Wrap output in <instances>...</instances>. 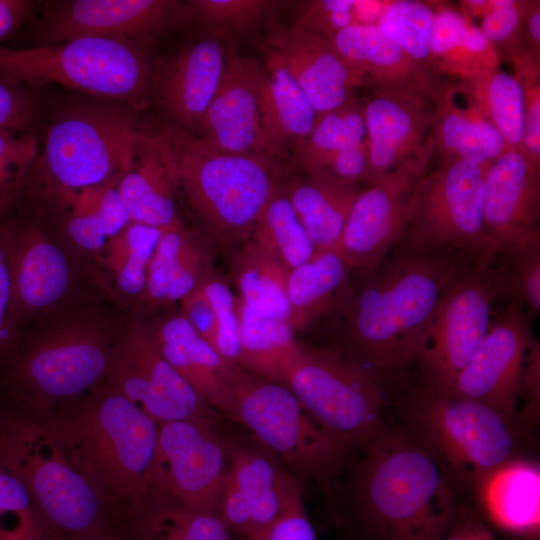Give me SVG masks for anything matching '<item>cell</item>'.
I'll use <instances>...</instances> for the list:
<instances>
[{
    "instance_id": "f907efd6",
    "label": "cell",
    "mask_w": 540,
    "mask_h": 540,
    "mask_svg": "<svg viewBox=\"0 0 540 540\" xmlns=\"http://www.w3.org/2000/svg\"><path fill=\"white\" fill-rule=\"evenodd\" d=\"M212 304L216 323V351L228 362L237 364L239 356V318L237 296L215 271L200 285Z\"/></svg>"
},
{
    "instance_id": "e7e4bbea",
    "label": "cell",
    "mask_w": 540,
    "mask_h": 540,
    "mask_svg": "<svg viewBox=\"0 0 540 540\" xmlns=\"http://www.w3.org/2000/svg\"><path fill=\"white\" fill-rule=\"evenodd\" d=\"M12 412L0 401V431L7 424Z\"/></svg>"
},
{
    "instance_id": "8992f818",
    "label": "cell",
    "mask_w": 540,
    "mask_h": 540,
    "mask_svg": "<svg viewBox=\"0 0 540 540\" xmlns=\"http://www.w3.org/2000/svg\"><path fill=\"white\" fill-rule=\"evenodd\" d=\"M132 109L111 100L65 109L48 127L20 196L117 184L142 130Z\"/></svg>"
},
{
    "instance_id": "836d02e7",
    "label": "cell",
    "mask_w": 540,
    "mask_h": 540,
    "mask_svg": "<svg viewBox=\"0 0 540 540\" xmlns=\"http://www.w3.org/2000/svg\"><path fill=\"white\" fill-rule=\"evenodd\" d=\"M163 231L130 221L107 241L94 261L102 289L128 313L143 296L148 267Z\"/></svg>"
},
{
    "instance_id": "4dcf8cb0",
    "label": "cell",
    "mask_w": 540,
    "mask_h": 540,
    "mask_svg": "<svg viewBox=\"0 0 540 540\" xmlns=\"http://www.w3.org/2000/svg\"><path fill=\"white\" fill-rule=\"evenodd\" d=\"M342 58L376 90L434 91V74L414 61L377 25H353L330 40Z\"/></svg>"
},
{
    "instance_id": "cb8c5ba5",
    "label": "cell",
    "mask_w": 540,
    "mask_h": 540,
    "mask_svg": "<svg viewBox=\"0 0 540 540\" xmlns=\"http://www.w3.org/2000/svg\"><path fill=\"white\" fill-rule=\"evenodd\" d=\"M540 166L521 148L505 150L484 172L483 230L497 251L540 233Z\"/></svg>"
},
{
    "instance_id": "7402d4cb",
    "label": "cell",
    "mask_w": 540,
    "mask_h": 540,
    "mask_svg": "<svg viewBox=\"0 0 540 540\" xmlns=\"http://www.w3.org/2000/svg\"><path fill=\"white\" fill-rule=\"evenodd\" d=\"M263 49L266 60L294 79L319 115L353 100L354 89L367 83L330 41L295 25L271 24Z\"/></svg>"
},
{
    "instance_id": "e0dca14e",
    "label": "cell",
    "mask_w": 540,
    "mask_h": 540,
    "mask_svg": "<svg viewBox=\"0 0 540 540\" xmlns=\"http://www.w3.org/2000/svg\"><path fill=\"white\" fill-rule=\"evenodd\" d=\"M303 501L299 477L251 436L228 435V464L219 516L235 537L262 540Z\"/></svg>"
},
{
    "instance_id": "be15d7a7",
    "label": "cell",
    "mask_w": 540,
    "mask_h": 540,
    "mask_svg": "<svg viewBox=\"0 0 540 540\" xmlns=\"http://www.w3.org/2000/svg\"><path fill=\"white\" fill-rule=\"evenodd\" d=\"M75 540H125L120 526H108L89 532Z\"/></svg>"
},
{
    "instance_id": "4fadbf2b",
    "label": "cell",
    "mask_w": 540,
    "mask_h": 540,
    "mask_svg": "<svg viewBox=\"0 0 540 540\" xmlns=\"http://www.w3.org/2000/svg\"><path fill=\"white\" fill-rule=\"evenodd\" d=\"M487 167L453 161L416 182L405 232L394 249L418 254H473L496 250L483 230Z\"/></svg>"
},
{
    "instance_id": "3957f363",
    "label": "cell",
    "mask_w": 540,
    "mask_h": 540,
    "mask_svg": "<svg viewBox=\"0 0 540 540\" xmlns=\"http://www.w3.org/2000/svg\"><path fill=\"white\" fill-rule=\"evenodd\" d=\"M362 451L347 520L356 540H442L459 507L440 462L406 432L388 427Z\"/></svg>"
},
{
    "instance_id": "5b68a950",
    "label": "cell",
    "mask_w": 540,
    "mask_h": 540,
    "mask_svg": "<svg viewBox=\"0 0 540 540\" xmlns=\"http://www.w3.org/2000/svg\"><path fill=\"white\" fill-rule=\"evenodd\" d=\"M0 462L28 492L49 540L120 526V516L42 420L13 413L0 431Z\"/></svg>"
},
{
    "instance_id": "f6af8a7d",
    "label": "cell",
    "mask_w": 540,
    "mask_h": 540,
    "mask_svg": "<svg viewBox=\"0 0 540 540\" xmlns=\"http://www.w3.org/2000/svg\"><path fill=\"white\" fill-rule=\"evenodd\" d=\"M0 540H49L28 492L1 462Z\"/></svg>"
},
{
    "instance_id": "f1b7e54d",
    "label": "cell",
    "mask_w": 540,
    "mask_h": 540,
    "mask_svg": "<svg viewBox=\"0 0 540 540\" xmlns=\"http://www.w3.org/2000/svg\"><path fill=\"white\" fill-rule=\"evenodd\" d=\"M431 140L439 165L467 161L488 167L507 150L501 134L479 110L463 83L439 86Z\"/></svg>"
},
{
    "instance_id": "60d3db41",
    "label": "cell",
    "mask_w": 540,
    "mask_h": 540,
    "mask_svg": "<svg viewBox=\"0 0 540 540\" xmlns=\"http://www.w3.org/2000/svg\"><path fill=\"white\" fill-rule=\"evenodd\" d=\"M367 140L364 105L351 100L346 104L318 115L295 157L306 174L319 171L339 152Z\"/></svg>"
},
{
    "instance_id": "8fae6325",
    "label": "cell",
    "mask_w": 540,
    "mask_h": 540,
    "mask_svg": "<svg viewBox=\"0 0 540 540\" xmlns=\"http://www.w3.org/2000/svg\"><path fill=\"white\" fill-rule=\"evenodd\" d=\"M283 385L318 425L351 449H364L387 428L381 381L336 349L302 346Z\"/></svg>"
},
{
    "instance_id": "c3c4849f",
    "label": "cell",
    "mask_w": 540,
    "mask_h": 540,
    "mask_svg": "<svg viewBox=\"0 0 540 540\" xmlns=\"http://www.w3.org/2000/svg\"><path fill=\"white\" fill-rule=\"evenodd\" d=\"M38 154L32 134L0 130V206L17 201Z\"/></svg>"
},
{
    "instance_id": "6da1fadb",
    "label": "cell",
    "mask_w": 540,
    "mask_h": 540,
    "mask_svg": "<svg viewBox=\"0 0 540 540\" xmlns=\"http://www.w3.org/2000/svg\"><path fill=\"white\" fill-rule=\"evenodd\" d=\"M483 254L394 249L377 266L353 272L348 293L336 311L341 318L336 350L380 381L417 363L444 290Z\"/></svg>"
},
{
    "instance_id": "277c9868",
    "label": "cell",
    "mask_w": 540,
    "mask_h": 540,
    "mask_svg": "<svg viewBox=\"0 0 540 540\" xmlns=\"http://www.w3.org/2000/svg\"><path fill=\"white\" fill-rule=\"evenodd\" d=\"M38 419L121 519L146 490L159 423L106 380Z\"/></svg>"
},
{
    "instance_id": "e575fe53",
    "label": "cell",
    "mask_w": 540,
    "mask_h": 540,
    "mask_svg": "<svg viewBox=\"0 0 540 540\" xmlns=\"http://www.w3.org/2000/svg\"><path fill=\"white\" fill-rule=\"evenodd\" d=\"M434 74L472 81L499 68L497 48L462 11L436 8L429 41Z\"/></svg>"
},
{
    "instance_id": "74e56055",
    "label": "cell",
    "mask_w": 540,
    "mask_h": 540,
    "mask_svg": "<svg viewBox=\"0 0 540 540\" xmlns=\"http://www.w3.org/2000/svg\"><path fill=\"white\" fill-rule=\"evenodd\" d=\"M239 356L237 365L269 381L283 384L302 345L288 321L260 315L237 297Z\"/></svg>"
},
{
    "instance_id": "44dd1931",
    "label": "cell",
    "mask_w": 540,
    "mask_h": 540,
    "mask_svg": "<svg viewBox=\"0 0 540 540\" xmlns=\"http://www.w3.org/2000/svg\"><path fill=\"white\" fill-rule=\"evenodd\" d=\"M439 86L434 91L375 89L364 105L370 161L367 186L400 167L428 165L433 157L431 130Z\"/></svg>"
},
{
    "instance_id": "db71d44e",
    "label": "cell",
    "mask_w": 540,
    "mask_h": 540,
    "mask_svg": "<svg viewBox=\"0 0 540 540\" xmlns=\"http://www.w3.org/2000/svg\"><path fill=\"white\" fill-rule=\"evenodd\" d=\"M369 174V148L366 140L339 152L319 171L310 175L322 176L344 184L360 186L363 182L368 185Z\"/></svg>"
},
{
    "instance_id": "30bf717a",
    "label": "cell",
    "mask_w": 540,
    "mask_h": 540,
    "mask_svg": "<svg viewBox=\"0 0 540 540\" xmlns=\"http://www.w3.org/2000/svg\"><path fill=\"white\" fill-rule=\"evenodd\" d=\"M230 378L234 422L297 477L327 486L344 471L352 449L318 425L285 385L235 363H231Z\"/></svg>"
},
{
    "instance_id": "f5cc1de1",
    "label": "cell",
    "mask_w": 540,
    "mask_h": 540,
    "mask_svg": "<svg viewBox=\"0 0 540 540\" xmlns=\"http://www.w3.org/2000/svg\"><path fill=\"white\" fill-rule=\"evenodd\" d=\"M294 25L329 41L341 30L357 25L356 0L305 2Z\"/></svg>"
},
{
    "instance_id": "ba28073f",
    "label": "cell",
    "mask_w": 540,
    "mask_h": 540,
    "mask_svg": "<svg viewBox=\"0 0 540 540\" xmlns=\"http://www.w3.org/2000/svg\"><path fill=\"white\" fill-rule=\"evenodd\" d=\"M0 78L59 84L140 108L153 81L147 46L115 38L79 37L50 45L0 47Z\"/></svg>"
},
{
    "instance_id": "7c38bea8",
    "label": "cell",
    "mask_w": 540,
    "mask_h": 540,
    "mask_svg": "<svg viewBox=\"0 0 540 540\" xmlns=\"http://www.w3.org/2000/svg\"><path fill=\"white\" fill-rule=\"evenodd\" d=\"M10 210L12 262L22 331L73 302L106 294L94 263L71 249L42 214L30 205L17 214H10Z\"/></svg>"
},
{
    "instance_id": "7dc6e473",
    "label": "cell",
    "mask_w": 540,
    "mask_h": 540,
    "mask_svg": "<svg viewBox=\"0 0 540 540\" xmlns=\"http://www.w3.org/2000/svg\"><path fill=\"white\" fill-rule=\"evenodd\" d=\"M192 17H196L210 33L223 38L252 28L275 5L268 0H193L188 1Z\"/></svg>"
},
{
    "instance_id": "d6a6232c",
    "label": "cell",
    "mask_w": 540,
    "mask_h": 540,
    "mask_svg": "<svg viewBox=\"0 0 540 540\" xmlns=\"http://www.w3.org/2000/svg\"><path fill=\"white\" fill-rule=\"evenodd\" d=\"M353 268L338 249L315 250L301 265L288 271V323L301 330L334 313L346 297Z\"/></svg>"
},
{
    "instance_id": "7a4b0ae2",
    "label": "cell",
    "mask_w": 540,
    "mask_h": 540,
    "mask_svg": "<svg viewBox=\"0 0 540 540\" xmlns=\"http://www.w3.org/2000/svg\"><path fill=\"white\" fill-rule=\"evenodd\" d=\"M127 315L95 294L31 323L0 374V401L12 413L42 418L96 387Z\"/></svg>"
},
{
    "instance_id": "680465c9",
    "label": "cell",
    "mask_w": 540,
    "mask_h": 540,
    "mask_svg": "<svg viewBox=\"0 0 540 540\" xmlns=\"http://www.w3.org/2000/svg\"><path fill=\"white\" fill-rule=\"evenodd\" d=\"M262 540H318L301 501L281 517Z\"/></svg>"
},
{
    "instance_id": "03108f58",
    "label": "cell",
    "mask_w": 540,
    "mask_h": 540,
    "mask_svg": "<svg viewBox=\"0 0 540 540\" xmlns=\"http://www.w3.org/2000/svg\"><path fill=\"white\" fill-rule=\"evenodd\" d=\"M14 205V204H13ZM13 205H1L0 206V219L8 212Z\"/></svg>"
},
{
    "instance_id": "6125c7cd",
    "label": "cell",
    "mask_w": 540,
    "mask_h": 540,
    "mask_svg": "<svg viewBox=\"0 0 540 540\" xmlns=\"http://www.w3.org/2000/svg\"><path fill=\"white\" fill-rule=\"evenodd\" d=\"M522 27L529 49L540 55V2L522 1Z\"/></svg>"
},
{
    "instance_id": "6f0895ef",
    "label": "cell",
    "mask_w": 540,
    "mask_h": 540,
    "mask_svg": "<svg viewBox=\"0 0 540 540\" xmlns=\"http://www.w3.org/2000/svg\"><path fill=\"white\" fill-rule=\"evenodd\" d=\"M522 398L525 399V407L519 423L528 427L536 422V417L539 414V399H540V344L534 339L526 358Z\"/></svg>"
},
{
    "instance_id": "f35d334b",
    "label": "cell",
    "mask_w": 540,
    "mask_h": 540,
    "mask_svg": "<svg viewBox=\"0 0 540 540\" xmlns=\"http://www.w3.org/2000/svg\"><path fill=\"white\" fill-rule=\"evenodd\" d=\"M288 270L251 240L241 247L231 265L238 298L254 312L288 321Z\"/></svg>"
},
{
    "instance_id": "603a6c76",
    "label": "cell",
    "mask_w": 540,
    "mask_h": 540,
    "mask_svg": "<svg viewBox=\"0 0 540 540\" xmlns=\"http://www.w3.org/2000/svg\"><path fill=\"white\" fill-rule=\"evenodd\" d=\"M264 69L228 46L219 87L198 127L199 138L226 152L254 154L273 159L278 155L261 127L259 93Z\"/></svg>"
},
{
    "instance_id": "2e32d148",
    "label": "cell",
    "mask_w": 540,
    "mask_h": 540,
    "mask_svg": "<svg viewBox=\"0 0 540 540\" xmlns=\"http://www.w3.org/2000/svg\"><path fill=\"white\" fill-rule=\"evenodd\" d=\"M105 380L157 423L221 416L162 355L149 319L128 313Z\"/></svg>"
},
{
    "instance_id": "d6986e66",
    "label": "cell",
    "mask_w": 540,
    "mask_h": 540,
    "mask_svg": "<svg viewBox=\"0 0 540 540\" xmlns=\"http://www.w3.org/2000/svg\"><path fill=\"white\" fill-rule=\"evenodd\" d=\"M534 339L522 306L510 301L492 319L485 337L445 393L475 400L517 421L526 358Z\"/></svg>"
},
{
    "instance_id": "5bb4252c",
    "label": "cell",
    "mask_w": 540,
    "mask_h": 540,
    "mask_svg": "<svg viewBox=\"0 0 540 540\" xmlns=\"http://www.w3.org/2000/svg\"><path fill=\"white\" fill-rule=\"evenodd\" d=\"M496 253L481 255L458 273L437 304L417 362L425 385L434 390H449L489 329L492 305L502 296Z\"/></svg>"
},
{
    "instance_id": "f546056e",
    "label": "cell",
    "mask_w": 540,
    "mask_h": 540,
    "mask_svg": "<svg viewBox=\"0 0 540 540\" xmlns=\"http://www.w3.org/2000/svg\"><path fill=\"white\" fill-rule=\"evenodd\" d=\"M478 502L500 530L525 540L540 531V469L536 461L516 457L478 478Z\"/></svg>"
},
{
    "instance_id": "681fc988",
    "label": "cell",
    "mask_w": 540,
    "mask_h": 540,
    "mask_svg": "<svg viewBox=\"0 0 540 540\" xmlns=\"http://www.w3.org/2000/svg\"><path fill=\"white\" fill-rule=\"evenodd\" d=\"M515 77L524 90L525 115L522 149L540 166V77L539 57L528 47L521 48L509 56Z\"/></svg>"
},
{
    "instance_id": "816d5d0a",
    "label": "cell",
    "mask_w": 540,
    "mask_h": 540,
    "mask_svg": "<svg viewBox=\"0 0 540 540\" xmlns=\"http://www.w3.org/2000/svg\"><path fill=\"white\" fill-rule=\"evenodd\" d=\"M479 27L486 38L509 56L527 46L522 27V1L489 0Z\"/></svg>"
},
{
    "instance_id": "94428289",
    "label": "cell",
    "mask_w": 540,
    "mask_h": 540,
    "mask_svg": "<svg viewBox=\"0 0 540 540\" xmlns=\"http://www.w3.org/2000/svg\"><path fill=\"white\" fill-rule=\"evenodd\" d=\"M442 540H494V538L480 519L459 511L455 522Z\"/></svg>"
},
{
    "instance_id": "bcb514c9",
    "label": "cell",
    "mask_w": 540,
    "mask_h": 540,
    "mask_svg": "<svg viewBox=\"0 0 540 540\" xmlns=\"http://www.w3.org/2000/svg\"><path fill=\"white\" fill-rule=\"evenodd\" d=\"M8 212L0 219V374L11 362L22 334L14 281Z\"/></svg>"
},
{
    "instance_id": "83f0119b",
    "label": "cell",
    "mask_w": 540,
    "mask_h": 540,
    "mask_svg": "<svg viewBox=\"0 0 540 540\" xmlns=\"http://www.w3.org/2000/svg\"><path fill=\"white\" fill-rule=\"evenodd\" d=\"M147 318L162 355L174 370L212 409L234 421L232 362L200 337L180 310Z\"/></svg>"
},
{
    "instance_id": "ab89813d",
    "label": "cell",
    "mask_w": 540,
    "mask_h": 540,
    "mask_svg": "<svg viewBox=\"0 0 540 540\" xmlns=\"http://www.w3.org/2000/svg\"><path fill=\"white\" fill-rule=\"evenodd\" d=\"M249 240L273 256L288 271L304 263L315 252L283 183L259 214Z\"/></svg>"
},
{
    "instance_id": "9f6ffc18",
    "label": "cell",
    "mask_w": 540,
    "mask_h": 540,
    "mask_svg": "<svg viewBox=\"0 0 540 540\" xmlns=\"http://www.w3.org/2000/svg\"><path fill=\"white\" fill-rule=\"evenodd\" d=\"M184 314L197 334L214 349L217 340V323L212 304L199 286L180 302ZM216 350V349H215Z\"/></svg>"
},
{
    "instance_id": "ac0fdd59",
    "label": "cell",
    "mask_w": 540,
    "mask_h": 540,
    "mask_svg": "<svg viewBox=\"0 0 540 540\" xmlns=\"http://www.w3.org/2000/svg\"><path fill=\"white\" fill-rule=\"evenodd\" d=\"M192 18L188 2L172 0H57L44 3L33 27L35 45L106 37L147 46Z\"/></svg>"
},
{
    "instance_id": "484cf974",
    "label": "cell",
    "mask_w": 540,
    "mask_h": 540,
    "mask_svg": "<svg viewBox=\"0 0 540 540\" xmlns=\"http://www.w3.org/2000/svg\"><path fill=\"white\" fill-rule=\"evenodd\" d=\"M214 271V252L205 235L183 223L164 230L148 267L143 296L131 313L154 317L172 310Z\"/></svg>"
},
{
    "instance_id": "9a60e30c",
    "label": "cell",
    "mask_w": 540,
    "mask_h": 540,
    "mask_svg": "<svg viewBox=\"0 0 540 540\" xmlns=\"http://www.w3.org/2000/svg\"><path fill=\"white\" fill-rule=\"evenodd\" d=\"M227 464L228 434L221 428V416L159 423L146 489L186 508L219 515Z\"/></svg>"
},
{
    "instance_id": "91938a15",
    "label": "cell",
    "mask_w": 540,
    "mask_h": 540,
    "mask_svg": "<svg viewBox=\"0 0 540 540\" xmlns=\"http://www.w3.org/2000/svg\"><path fill=\"white\" fill-rule=\"evenodd\" d=\"M33 7L28 0H0V41L27 19Z\"/></svg>"
},
{
    "instance_id": "ffe728a7",
    "label": "cell",
    "mask_w": 540,
    "mask_h": 540,
    "mask_svg": "<svg viewBox=\"0 0 540 540\" xmlns=\"http://www.w3.org/2000/svg\"><path fill=\"white\" fill-rule=\"evenodd\" d=\"M426 167V164L400 167L361 190L338 245L353 272L377 266L399 244L415 184Z\"/></svg>"
},
{
    "instance_id": "ee69618b",
    "label": "cell",
    "mask_w": 540,
    "mask_h": 540,
    "mask_svg": "<svg viewBox=\"0 0 540 540\" xmlns=\"http://www.w3.org/2000/svg\"><path fill=\"white\" fill-rule=\"evenodd\" d=\"M435 15L436 8L423 1H388L377 23L386 36L432 74L429 41Z\"/></svg>"
},
{
    "instance_id": "1f68e13d",
    "label": "cell",
    "mask_w": 540,
    "mask_h": 540,
    "mask_svg": "<svg viewBox=\"0 0 540 540\" xmlns=\"http://www.w3.org/2000/svg\"><path fill=\"white\" fill-rule=\"evenodd\" d=\"M120 529L125 540H236L219 515L186 508L151 488L126 504Z\"/></svg>"
},
{
    "instance_id": "8d00e7d4",
    "label": "cell",
    "mask_w": 540,
    "mask_h": 540,
    "mask_svg": "<svg viewBox=\"0 0 540 540\" xmlns=\"http://www.w3.org/2000/svg\"><path fill=\"white\" fill-rule=\"evenodd\" d=\"M259 93L263 134L278 154L300 146L311 132L318 113L294 81L277 63L267 60Z\"/></svg>"
},
{
    "instance_id": "9c48e42d",
    "label": "cell",
    "mask_w": 540,
    "mask_h": 540,
    "mask_svg": "<svg viewBox=\"0 0 540 540\" xmlns=\"http://www.w3.org/2000/svg\"><path fill=\"white\" fill-rule=\"evenodd\" d=\"M406 413L407 434L440 462L451 480L474 483L518 457L519 423L475 400L424 385L410 398Z\"/></svg>"
},
{
    "instance_id": "7bdbcfd3",
    "label": "cell",
    "mask_w": 540,
    "mask_h": 540,
    "mask_svg": "<svg viewBox=\"0 0 540 540\" xmlns=\"http://www.w3.org/2000/svg\"><path fill=\"white\" fill-rule=\"evenodd\" d=\"M502 296L519 303L532 316L540 311V233L495 256Z\"/></svg>"
},
{
    "instance_id": "11a10c76",
    "label": "cell",
    "mask_w": 540,
    "mask_h": 540,
    "mask_svg": "<svg viewBox=\"0 0 540 540\" xmlns=\"http://www.w3.org/2000/svg\"><path fill=\"white\" fill-rule=\"evenodd\" d=\"M36 111V103L27 92L0 78V130L27 133Z\"/></svg>"
},
{
    "instance_id": "b9f144b4",
    "label": "cell",
    "mask_w": 540,
    "mask_h": 540,
    "mask_svg": "<svg viewBox=\"0 0 540 540\" xmlns=\"http://www.w3.org/2000/svg\"><path fill=\"white\" fill-rule=\"evenodd\" d=\"M463 84L482 114L501 134L506 149H522L524 90L515 75L498 68Z\"/></svg>"
},
{
    "instance_id": "d4e9b609",
    "label": "cell",
    "mask_w": 540,
    "mask_h": 540,
    "mask_svg": "<svg viewBox=\"0 0 540 540\" xmlns=\"http://www.w3.org/2000/svg\"><path fill=\"white\" fill-rule=\"evenodd\" d=\"M116 188L131 221L162 230L182 224L177 210L178 162L165 130H141Z\"/></svg>"
},
{
    "instance_id": "4316f807",
    "label": "cell",
    "mask_w": 540,
    "mask_h": 540,
    "mask_svg": "<svg viewBox=\"0 0 540 540\" xmlns=\"http://www.w3.org/2000/svg\"><path fill=\"white\" fill-rule=\"evenodd\" d=\"M228 46L210 33L183 47L155 81L158 101L181 128L197 130L221 82Z\"/></svg>"
},
{
    "instance_id": "d590c367",
    "label": "cell",
    "mask_w": 540,
    "mask_h": 540,
    "mask_svg": "<svg viewBox=\"0 0 540 540\" xmlns=\"http://www.w3.org/2000/svg\"><path fill=\"white\" fill-rule=\"evenodd\" d=\"M286 195L315 250L338 249L358 185L307 175L283 183Z\"/></svg>"
},
{
    "instance_id": "52a82bcc",
    "label": "cell",
    "mask_w": 540,
    "mask_h": 540,
    "mask_svg": "<svg viewBox=\"0 0 540 540\" xmlns=\"http://www.w3.org/2000/svg\"><path fill=\"white\" fill-rule=\"evenodd\" d=\"M165 131L191 208L221 239L249 240L259 214L281 184L274 160L219 150L179 128Z\"/></svg>"
}]
</instances>
